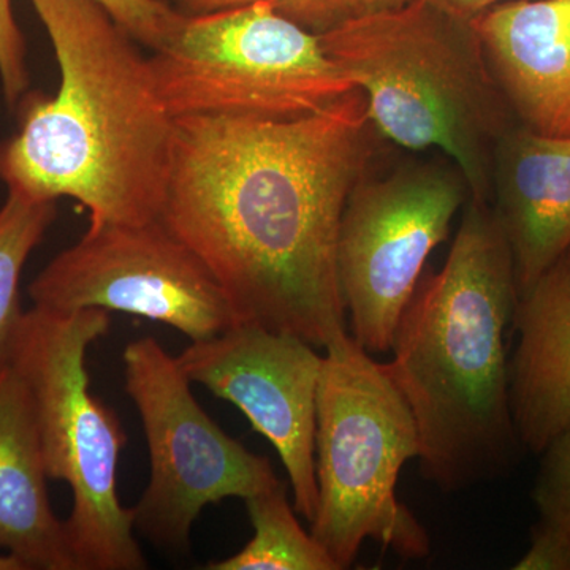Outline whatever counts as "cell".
I'll use <instances>...</instances> for the list:
<instances>
[{"label":"cell","mask_w":570,"mask_h":570,"mask_svg":"<svg viewBox=\"0 0 570 570\" xmlns=\"http://www.w3.org/2000/svg\"><path fill=\"white\" fill-rule=\"evenodd\" d=\"M419 455L414 415L387 365L351 333L330 343L318 379L309 531L340 570L354 564L366 540L406 560L430 554L425 528L396 497L401 469Z\"/></svg>","instance_id":"cell-5"},{"label":"cell","mask_w":570,"mask_h":570,"mask_svg":"<svg viewBox=\"0 0 570 570\" xmlns=\"http://www.w3.org/2000/svg\"><path fill=\"white\" fill-rule=\"evenodd\" d=\"M187 14L238 9L253 3H269L288 20L321 33L356 14L354 0H174Z\"/></svg>","instance_id":"cell-19"},{"label":"cell","mask_w":570,"mask_h":570,"mask_svg":"<svg viewBox=\"0 0 570 570\" xmlns=\"http://www.w3.org/2000/svg\"><path fill=\"white\" fill-rule=\"evenodd\" d=\"M471 198L459 167L438 154L384 171L373 165L348 194L336 264L351 336L367 354H387L428 258Z\"/></svg>","instance_id":"cell-8"},{"label":"cell","mask_w":570,"mask_h":570,"mask_svg":"<svg viewBox=\"0 0 570 570\" xmlns=\"http://www.w3.org/2000/svg\"><path fill=\"white\" fill-rule=\"evenodd\" d=\"M471 21L515 121L570 137V0H508Z\"/></svg>","instance_id":"cell-13"},{"label":"cell","mask_w":570,"mask_h":570,"mask_svg":"<svg viewBox=\"0 0 570 570\" xmlns=\"http://www.w3.org/2000/svg\"><path fill=\"white\" fill-rule=\"evenodd\" d=\"M328 58L365 96L382 138L436 151L490 200L491 165L515 124L471 20L426 0L363 11L318 33Z\"/></svg>","instance_id":"cell-4"},{"label":"cell","mask_w":570,"mask_h":570,"mask_svg":"<svg viewBox=\"0 0 570 570\" xmlns=\"http://www.w3.org/2000/svg\"><path fill=\"white\" fill-rule=\"evenodd\" d=\"M412 0H354L356 14L363 11L389 9V7L403 6Z\"/></svg>","instance_id":"cell-23"},{"label":"cell","mask_w":570,"mask_h":570,"mask_svg":"<svg viewBox=\"0 0 570 570\" xmlns=\"http://www.w3.org/2000/svg\"><path fill=\"white\" fill-rule=\"evenodd\" d=\"M283 480L246 499L254 534L238 553L208 570H340L328 551L299 524Z\"/></svg>","instance_id":"cell-16"},{"label":"cell","mask_w":570,"mask_h":570,"mask_svg":"<svg viewBox=\"0 0 570 570\" xmlns=\"http://www.w3.org/2000/svg\"><path fill=\"white\" fill-rule=\"evenodd\" d=\"M138 45L157 51L181 28L186 13L165 0H99Z\"/></svg>","instance_id":"cell-20"},{"label":"cell","mask_w":570,"mask_h":570,"mask_svg":"<svg viewBox=\"0 0 570 570\" xmlns=\"http://www.w3.org/2000/svg\"><path fill=\"white\" fill-rule=\"evenodd\" d=\"M517 302L501 225L489 202L469 198L448 261L420 279L385 363L417 425L423 478L444 493L505 478L524 453L510 406Z\"/></svg>","instance_id":"cell-3"},{"label":"cell","mask_w":570,"mask_h":570,"mask_svg":"<svg viewBox=\"0 0 570 570\" xmlns=\"http://www.w3.org/2000/svg\"><path fill=\"white\" fill-rule=\"evenodd\" d=\"M110 330V313H56L33 306L22 321L13 366L31 393L48 479L71 491L67 540L77 570L148 568L132 508L118 494L127 436L110 407L91 392L89 347Z\"/></svg>","instance_id":"cell-6"},{"label":"cell","mask_w":570,"mask_h":570,"mask_svg":"<svg viewBox=\"0 0 570 570\" xmlns=\"http://www.w3.org/2000/svg\"><path fill=\"white\" fill-rule=\"evenodd\" d=\"M58 61V91H28L0 141V181L39 200L73 198L91 223L159 219L176 119L151 63L99 0H29Z\"/></svg>","instance_id":"cell-2"},{"label":"cell","mask_w":570,"mask_h":570,"mask_svg":"<svg viewBox=\"0 0 570 570\" xmlns=\"http://www.w3.org/2000/svg\"><path fill=\"white\" fill-rule=\"evenodd\" d=\"M122 362L151 466L148 487L132 508L135 532L168 553L186 554L206 505L228 498L246 501L281 480L268 459L249 452L206 414L193 382L159 341H132Z\"/></svg>","instance_id":"cell-9"},{"label":"cell","mask_w":570,"mask_h":570,"mask_svg":"<svg viewBox=\"0 0 570 570\" xmlns=\"http://www.w3.org/2000/svg\"><path fill=\"white\" fill-rule=\"evenodd\" d=\"M532 502L538 521L515 570H570V422L539 453Z\"/></svg>","instance_id":"cell-18"},{"label":"cell","mask_w":570,"mask_h":570,"mask_svg":"<svg viewBox=\"0 0 570 570\" xmlns=\"http://www.w3.org/2000/svg\"><path fill=\"white\" fill-rule=\"evenodd\" d=\"M0 570H26L17 558L0 551Z\"/></svg>","instance_id":"cell-24"},{"label":"cell","mask_w":570,"mask_h":570,"mask_svg":"<svg viewBox=\"0 0 570 570\" xmlns=\"http://www.w3.org/2000/svg\"><path fill=\"white\" fill-rule=\"evenodd\" d=\"M28 294L41 309L132 314L190 341L238 324L223 285L160 219L89 224L73 246L41 269Z\"/></svg>","instance_id":"cell-10"},{"label":"cell","mask_w":570,"mask_h":570,"mask_svg":"<svg viewBox=\"0 0 570 570\" xmlns=\"http://www.w3.org/2000/svg\"><path fill=\"white\" fill-rule=\"evenodd\" d=\"M510 406L524 453L538 456L570 422V249L519 296Z\"/></svg>","instance_id":"cell-14"},{"label":"cell","mask_w":570,"mask_h":570,"mask_svg":"<svg viewBox=\"0 0 570 570\" xmlns=\"http://www.w3.org/2000/svg\"><path fill=\"white\" fill-rule=\"evenodd\" d=\"M433 3L438 9L448 11L456 18L463 20H474L480 13L498 6V3L508 2V0H426Z\"/></svg>","instance_id":"cell-22"},{"label":"cell","mask_w":570,"mask_h":570,"mask_svg":"<svg viewBox=\"0 0 570 570\" xmlns=\"http://www.w3.org/2000/svg\"><path fill=\"white\" fill-rule=\"evenodd\" d=\"M302 337L236 324L176 356L190 382L238 407L272 442L307 523L317 508L316 420L322 358Z\"/></svg>","instance_id":"cell-11"},{"label":"cell","mask_w":570,"mask_h":570,"mask_svg":"<svg viewBox=\"0 0 570 570\" xmlns=\"http://www.w3.org/2000/svg\"><path fill=\"white\" fill-rule=\"evenodd\" d=\"M149 63L157 94L175 119L287 121L355 89L322 48L318 33L269 3L186 13Z\"/></svg>","instance_id":"cell-7"},{"label":"cell","mask_w":570,"mask_h":570,"mask_svg":"<svg viewBox=\"0 0 570 570\" xmlns=\"http://www.w3.org/2000/svg\"><path fill=\"white\" fill-rule=\"evenodd\" d=\"M489 204L512 250L520 296L570 249V137L513 124L494 151Z\"/></svg>","instance_id":"cell-12"},{"label":"cell","mask_w":570,"mask_h":570,"mask_svg":"<svg viewBox=\"0 0 570 570\" xmlns=\"http://www.w3.org/2000/svg\"><path fill=\"white\" fill-rule=\"evenodd\" d=\"M0 85L10 108H17L31 85L28 47L11 0H0Z\"/></svg>","instance_id":"cell-21"},{"label":"cell","mask_w":570,"mask_h":570,"mask_svg":"<svg viewBox=\"0 0 570 570\" xmlns=\"http://www.w3.org/2000/svg\"><path fill=\"white\" fill-rule=\"evenodd\" d=\"M379 138L358 89L287 121L176 119L160 223L208 266L238 324L325 348L348 333L337 234Z\"/></svg>","instance_id":"cell-1"},{"label":"cell","mask_w":570,"mask_h":570,"mask_svg":"<svg viewBox=\"0 0 570 570\" xmlns=\"http://www.w3.org/2000/svg\"><path fill=\"white\" fill-rule=\"evenodd\" d=\"M56 204L9 190L0 206V373L13 365L26 316L21 307L22 269L55 223Z\"/></svg>","instance_id":"cell-17"},{"label":"cell","mask_w":570,"mask_h":570,"mask_svg":"<svg viewBox=\"0 0 570 570\" xmlns=\"http://www.w3.org/2000/svg\"><path fill=\"white\" fill-rule=\"evenodd\" d=\"M47 482L31 393L10 366L0 373V551L26 570H77Z\"/></svg>","instance_id":"cell-15"}]
</instances>
